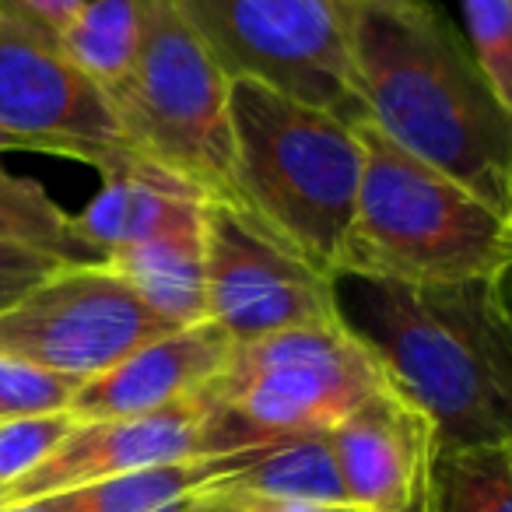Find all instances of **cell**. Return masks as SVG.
I'll list each match as a JSON object with an SVG mask.
<instances>
[{
	"label": "cell",
	"instance_id": "cell-17",
	"mask_svg": "<svg viewBox=\"0 0 512 512\" xmlns=\"http://www.w3.org/2000/svg\"><path fill=\"white\" fill-rule=\"evenodd\" d=\"M232 491L253 498H278V502L330 505L351 509L341 467H337L330 432L299 435L278 446H267L246 470L232 481Z\"/></svg>",
	"mask_w": 512,
	"mask_h": 512
},
{
	"label": "cell",
	"instance_id": "cell-13",
	"mask_svg": "<svg viewBox=\"0 0 512 512\" xmlns=\"http://www.w3.org/2000/svg\"><path fill=\"white\" fill-rule=\"evenodd\" d=\"M235 344L211 320L179 327L130 351L123 362L85 379L67 411L78 421L137 418L200 393L221 369Z\"/></svg>",
	"mask_w": 512,
	"mask_h": 512
},
{
	"label": "cell",
	"instance_id": "cell-4",
	"mask_svg": "<svg viewBox=\"0 0 512 512\" xmlns=\"http://www.w3.org/2000/svg\"><path fill=\"white\" fill-rule=\"evenodd\" d=\"M358 130L365 169L341 274L414 288L505 285L512 278L509 214L400 151L372 123Z\"/></svg>",
	"mask_w": 512,
	"mask_h": 512
},
{
	"label": "cell",
	"instance_id": "cell-26",
	"mask_svg": "<svg viewBox=\"0 0 512 512\" xmlns=\"http://www.w3.org/2000/svg\"><path fill=\"white\" fill-rule=\"evenodd\" d=\"M232 488V481H228ZM228 512H355V509H330V505H306V502H278V498H253L232 491V509Z\"/></svg>",
	"mask_w": 512,
	"mask_h": 512
},
{
	"label": "cell",
	"instance_id": "cell-20",
	"mask_svg": "<svg viewBox=\"0 0 512 512\" xmlns=\"http://www.w3.org/2000/svg\"><path fill=\"white\" fill-rule=\"evenodd\" d=\"M428 512H512V442L439 449Z\"/></svg>",
	"mask_w": 512,
	"mask_h": 512
},
{
	"label": "cell",
	"instance_id": "cell-9",
	"mask_svg": "<svg viewBox=\"0 0 512 512\" xmlns=\"http://www.w3.org/2000/svg\"><path fill=\"white\" fill-rule=\"evenodd\" d=\"M207 320L232 344L341 320L337 278L281 246L228 200L204 211Z\"/></svg>",
	"mask_w": 512,
	"mask_h": 512
},
{
	"label": "cell",
	"instance_id": "cell-29",
	"mask_svg": "<svg viewBox=\"0 0 512 512\" xmlns=\"http://www.w3.org/2000/svg\"><path fill=\"white\" fill-rule=\"evenodd\" d=\"M355 512H362V509H355ZM404 512H428V498H421V502H414L411 509H404Z\"/></svg>",
	"mask_w": 512,
	"mask_h": 512
},
{
	"label": "cell",
	"instance_id": "cell-6",
	"mask_svg": "<svg viewBox=\"0 0 512 512\" xmlns=\"http://www.w3.org/2000/svg\"><path fill=\"white\" fill-rule=\"evenodd\" d=\"M137 60L113 106L137 158L232 204V81L179 0H134Z\"/></svg>",
	"mask_w": 512,
	"mask_h": 512
},
{
	"label": "cell",
	"instance_id": "cell-23",
	"mask_svg": "<svg viewBox=\"0 0 512 512\" xmlns=\"http://www.w3.org/2000/svg\"><path fill=\"white\" fill-rule=\"evenodd\" d=\"M74 425L78 418L71 411L0 421V488L8 491L18 477L36 470L74 432Z\"/></svg>",
	"mask_w": 512,
	"mask_h": 512
},
{
	"label": "cell",
	"instance_id": "cell-2",
	"mask_svg": "<svg viewBox=\"0 0 512 512\" xmlns=\"http://www.w3.org/2000/svg\"><path fill=\"white\" fill-rule=\"evenodd\" d=\"M341 316L390 383L432 418L439 449L512 442V306L505 285L337 278Z\"/></svg>",
	"mask_w": 512,
	"mask_h": 512
},
{
	"label": "cell",
	"instance_id": "cell-30",
	"mask_svg": "<svg viewBox=\"0 0 512 512\" xmlns=\"http://www.w3.org/2000/svg\"><path fill=\"white\" fill-rule=\"evenodd\" d=\"M337 4H341V8H348V4H351V0H337Z\"/></svg>",
	"mask_w": 512,
	"mask_h": 512
},
{
	"label": "cell",
	"instance_id": "cell-27",
	"mask_svg": "<svg viewBox=\"0 0 512 512\" xmlns=\"http://www.w3.org/2000/svg\"><path fill=\"white\" fill-rule=\"evenodd\" d=\"M0 512H50V509H46V505H43V502H39V498H36V502H15V505H0Z\"/></svg>",
	"mask_w": 512,
	"mask_h": 512
},
{
	"label": "cell",
	"instance_id": "cell-22",
	"mask_svg": "<svg viewBox=\"0 0 512 512\" xmlns=\"http://www.w3.org/2000/svg\"><path fill=\"white\" fill-rule=\"evenodd\" d=\"M81 379L39 369L22 358L0 355V421L39 418V414L67 411Z\"/></svg>",
	"mask_w": 512,
	"mask_h": 512
},
{
	"label": "cell",
	"instance_id": "cell-12",
	"mask_svg": "<svg viewBox=\"0 0 512 512\" xmlns=\"http://www.w3.org/2000/svg\"><path fill=\"white\" fill-rule=\"evenodd\" d=\"M351 509L404 512L432 491L439 435L425 411L397 386H383L330 428Z\"/></svg>",
	"mask_w": 512,
	"mask_h": 512
},
{
	"label": "cell",
	"instance_id": "cell-8",
	"mask_svg": "<svg viewBox=\"0 0 512 512\" xmlns=\"http://www.w3.org/2000/svg\"><path fill=\"white\" fill-rule=\"evenodd\" d=\"M169 330L109 264H78L0 313V355L85 383Z\"/></svg>",
	"mask_w": 512,
	"mask_h": 512
},
{
	"label": "cell",
	"instance_id": "cell-14",
	"mask_svg": "<svg viewBox=\"0 0 512 512\" xmlns=\"http://www.w3.org/2000/svg\"><path fill=\"white\" fill-rule=\"evenodd\" d=\"M207 197L144 158H123L102 172V186L81 214L78 232L109 260L116 249L172 232L204 228Z\"/></svg>",
	"mask_w": 512,
	"mask_h": 512
},
{
	"label": "cell",
	"instance_id": "cell-15",
	"mask_svg": "<svg viewBox=\"0 0 512 512\" xmlns=\"http://www.w3.org/2000/svg\"><path fill=\"white\" fill-rule=\"evenodd\" d=\"M264 449L267 446L246 449V453L200 456V460L130 470V474L120 477H106V481L57 491V495H46L39 502L50 512H169L176 505L190 502V498L207 495L214 488H225Z\"/></svg>",
	"mask_w": 512,
	"mask_h": 512
},
{
	"label": "cell",
	"instance_id": "cell-3",
	"mask_svg": "<svg viewBox=\"0 0 512 512\" xmlns=\"http://www.w3.org/2000/svg\"><path fill=\"white\" fill-rule=\"evenodd\" d=\"M228 116L232 204L295 256L337 278L365 169L358 123L256 81H232Z\"/></svg>",
	"mask_w": 512,
	"mask_h": 512
},
{
	"label": "cell",
	"instance_id": "cell-18",
	"mask_svg": "<svg viewBox=\"0 0 512 512\" xmlns=\"http://www.w3.org/2000/svg\"><path fill=\"white\" fill-rule=\"evenodd\" d=\"M57 46L78 71H85L113 99L130 81L137 60V4L134 0H88Z\"/></svg>",
	"mask_w": 512,
	"mask_h": 512
},
{
	"label": "cell",
	"instance_id": "cell-19",
	"mask_svg": "<svg viewBox=\"0 0 512 512\" xmlns=\"http://www.w3.org/2000/svg\"><path fill=\"white\" fill-rule=\"evenodd\" d=\"M0 239L53 253L67 264H106V256L78 232L67 214L39 183L0 169Z\"/></svg>",
	"mask_w": 512,
	"mask_h": 512
},
{
	"label": "cell",
	"instance_id": "cell-1",
	"mask_svg": "<svg viewBox=\"0 0 512 512\" xmlns=\"http://www.w3.org/2000/svg\"><path fill=\"white\" fill-rule=\"evenodd\" d=\"M344 22L372 127L512 218V113L453 22L428 0H351Z\"/></svg>",
	"mask_w": 512,
	"mask_h": 512
},
{
	"label": "cell",
	"instance_id": "cell-16",
	"mask_svg": "<svg viewBox=\"0 0 512 512\" xmlns=\"http://www.w3.org/2000/svg\"><path fill=\"white\" fill-rule=\"evenodd\" d=\"M169 327H193L207 320L204 228L172 232L137 246L116 249L106 260Z\"/></svg>",
	"mask_w": 512,
	"mask_h": 512
},
{
	"label": "cell",
	"instance_id": "cell-25",
	"mask_svg": "<svg viewBox=\"0 0 512 512\" xmlns=\"http://www.w3.org/2000/svg\"><path fill=\"white\" fill-rule=\"evenodd\" d=\"M85 4L88 0H0V15L15 18L50 39H60V32L74 22V15Z\"/></svg>",
	"mask_w": 512,
	"mask_h": 512
},
{
	"label": "cell",
	"instance_id": "cell-5",
	"mask_svg": "<svg viewBox=\"0 0 512 512\" xmlns=\"http://www.w3.org/2000/svg\"><path fill=\"white\" fill-rule=\"evenodd\" d=\"M383 386L386 369L341 316L235 344L200 397L214 449L225 456L330 432Z\"/></svg>",
	"mask_w": 512,
	"mask_h": 512
},
{
	"label": "cell",
	"instance_id": "cell-31",
	"mask_svg": "<svg viewBox=\"0 0 512 512\" xmlns=\"http://www.w3.org/2000/svg\"><path fill=\"white\" fill-rule=\"evenodd\" d=\"M0 505H4V488H0Z\"/></svg>",
	"mask_w": 512,
	"mask_h": 512
},
{
	"label": "cell",
	"instance_id": "cell-24",
	"mask_svg": "<svg viewBox=\"0 0 512 512\" xmlns=\"http://www.w3.org/2000/svg\"><path fill=\"white\" fill-rule=\"evenodd\" d=\"M64 267H78V264H67L60 256L22 246V242L0 239V313H8L11 306H18L25 295L36 292L43 281H50Z\"/></svg>",
	"mask_w": 512,
	"mask_h": 512
},
{
	"label": "cell",
	"instance_id": "cell-28",
	"mask_svg": "<svg viewBox=\"0 0 512 512\" xmlns=\"http://www.w3.org/2000/svg\"><path fill=\"white\" fill-rule=\"evenodd\" d=\"M8 148H18V141L8 134V130H0V158H4V151ZM0 169H4V165H0Z\"/></svg>",
	"mask_w": 512,
	"mask_h": 512
},
{
	"label": "cell",
	"instance_id": "cell-21",
	"mask_svg": "<svg viewBox=\"0 0 512 512\" xmlns=\"http://www.w3.org/2000/svg\"><path fill=\"white\" fill-rule=\"evenodd\" d=\"M467 46L512 113V0H460Z\"/></svg>",
	"mask_w": 512,
	"mask_h": 512
},
{
	"label": "cell",
	"instance_id": "cell-11",
	"mask_svg": "<svg viewBox=\"0 0 512 512\" xmlns=\"http://www.w3.org/2000/svg\"><path fill=\"white\" fill-rule=\"evenodd\" d=\"M221 456L211 439L207 404L200 393L158 407L137 418L78 421L74 432L25 477L4 491V505L32 502V498L71 491L81 484L120 477L130 470L165 467V463Z\"/></svg>",
	"mask_w": 512,
	"mask_h": 512
},
{
	"label": "cell",
	"instance_id": "cell-10",
	"mask_svg": "<svg viewBox=\"0 0 512 512\" xmlns=\"http://www.w3.org/2000/svg\"><path fill=\"white\" fill-rule=\"evenodd\" d=\"M0 130L18 148L78 158L106 172L134 158L113 99L64 57L57 39L0 15Z\"/></svg>",
	"mask_w": 512,
	"mask_h": 512
},
{
	"label": "cell",
	"instance_id": "cell-7",
	"mask_svg": "<svg viewBox=\"0 0 512 512\" xmlns=\"http://www.w3.org/2000/svg\"><path fill=\"white\" fill-rule=\"evenodd\" d=\"M228 81L369 123L337 0H179Z\"/></svg>",
	"mask_w": 512,
	"mask_h": 512
}]
</instances>
